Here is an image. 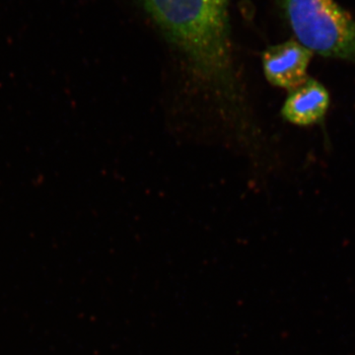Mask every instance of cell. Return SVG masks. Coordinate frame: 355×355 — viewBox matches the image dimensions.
<instances>
[{
    "label": "cell",
    "instance_id": "cell-1",
    "mask_svg": "<svg viewBox=\"0 0 355 355\" xmlns=\"http://www.w3.org/2000/svg\"><path fill=\"white\" fill-rule=\"evenodd\" d=\"M198 77L235 103L237 86L229 37V0H142Z\"/></svg>",
    "mask_w": 355,
    "mask_h": 355
},
{
    "label": "cell",
    "instance_id": "cell-2",
    "mask_svg": "<svg viewBox=\"0 0 355 355\" xmlns=\"http://www.w3.org/2000/svg\"><path fill=\"white\" fill-rule=\"evenodd\" d=\"M298 43L355 64V19L335 0H279Z\"/></svg>",
    "mask_w": 355,
    "mask_h": 355
},
{
    "label": "cell",
    "instance_id": "cell-3",
    "mask_svg": "<svg viewBox=\"0 0 355 355\" xmlns=\"http://www.w3.org/2000/svg\"><path fill=\"white\" fill-rule=\"evenodd\" d=\"M312 58V51L294 40L270 46L261 58L266 78L272 85L291 91L308 78Z\"/></svg>",
    "mask_w": 355,
    "mask_h": 355
},
{
    "label": "cell",
    "instance_id": "cell-4",
    "mask_svg": "<svg viewBox=\"0 0 355 355\" xmlns=\"http://www.w3.org/2000/svg\"><path fill=\"white\" fill-rule=\"evenodd\" d=\"M330 103L326 87L308 77L304 83L289 91L282 114L292 125L308 127L323 120Z\"/></svg>",
    "mask_w": 355,
    "mask_h": 355
}]
</instances>
